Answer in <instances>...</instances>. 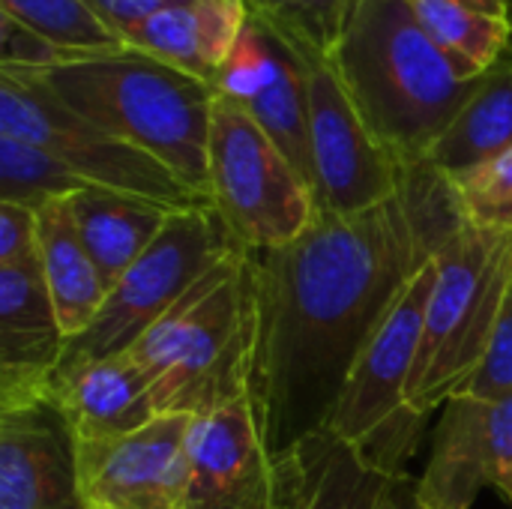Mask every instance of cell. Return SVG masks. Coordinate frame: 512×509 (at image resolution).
Here are the masks:
<instances>
[{
    "label": "cell",
    "mask_w": 512,
    "mask_h": 509,
    "mask_svg": "<svg viewBox=\"0 0 512 509\" xmlns=\"http://www.w3.org/2000/svg\"><path fill=\"white\" fill-rule=\"evenodd\" d=\"M465 222L429 159L363 213L318 219L288 246L255 252L261 345L255 393L276 450L327 429L339 393L408 282Z\"/></svg>",
    "instance_id": "obj_1"
},
{
    "label": "cell",
    "mask_w": 512,
    "mask_h": 509,
    "mask_svg": "<svg viewBox=\"0 0 512 509\" xmlns=\"http://www.w3.org/2000/svg\"><path fill=\"white\" fill-rule=\"evenodd\" d=\"M330 63L402 165L429 159L477 87L426 36L408 0H351Z\"/></svg>",
    "instance_id": "obj_2"
},
{
    "label": "cell",
    "mask_w": 512,
    "mask_h": 509,
    "mask_svg": "<svg viewBox=\"0 0 512 509\" xmlns=\"http://www.w3.org/2000/svg\"><path fill=\"white\" fill-rule=\"evenodd\" d=\"M261 303L255 252L234 246L129 354L159 417H201L255 390Z\"/></svg>",
    "instance_id": "obj_3"
},
{
    "label": "cell",
    "mask_w": 512,
    "mask_h": 509,
    "mask_svg": "<svg viewBox=\"0 0 512 509\" xmlns=\"http://www.w3.org/2000/svg\"><path fill=\"white\" fill-rule=\"evenodd\" d=\"M24 75L81 117L159 159L210 204L207 144L216 102L210 81L135 48Z\"/></svg>",
    "instance_id": "obj_4"
},
{
    "label": "cell",
    "mask_w": 512,
    "mask_h": 509,
    "mask_svg": "<svg viewBox=\"0 0 512 509\" xmlns=\"http://www.w3.org/2000/svg\"><path fill=\"white\" fill-rule=\"evenodd\" d=\"M512 276V234L462 222L435 255L423 342L408 390L417 417L441 411L483 366Z\"/></svg>",
    "instance_id": "obj_5"
},
{
    "label": "cell",
    "mask_w": 512,
    "mask_h": 509,
    "mask_svg": "<svg viewBox=\"0 0 512 509\" xmlns=\"http://www.w3.org/2000/svg\"><path fill=\"white\" fill-rule=\"evenodd\" d=\"M210 207L237 246L273 252L297 240L315 219L309 180L276 141L228 96L216 93L207 144Z\"/></svg>",
    "instance_id": "obj_6"
},
{
    "label": "cell",
    "mask_w": 512,
    "mask_h": 509,
    "mask_svg": "<svg viewBox=\"0 0 512 509\" xmlns=\"http://www.w3.org/2000/svg\"><path fill=\"white\" fill-rule=\"evenodd\" d=\"M234 246L210 204L171 213L147 252L108 291L93 324L69 342L60 369L132 351Z\"/></svg>",
    "instance_id": "obj_7"
},
{
    "label": "cell",
    "mask_w": 512,
    "mask_h": 509,
    "mask_svg": "<svg viewBox=\"0 0 512 509\" xmlns=\"http://www.w3.org/2000/svg\"><path fill=\"white\" fill-rule=\"evenodd\" d=\"M0 135L48 150L87 186L135 195L168 210L207 204L159 159L81 117L24 72L0 69Z\"/></svg>",
    "instance_id": "obj_8"
},
{
    "label": "cell",
    "mask_w": 512,
    "mask_h": 509,
    "mask_svg": "<svg viewBox=\"0 0 512 509\" xmlns=\"http://www.w3.org/2000/svg\"><path fill=\"white\" fill-rule=\"evenodd\" d=\"M432 282L435 258L408 282L363 345L327 423V432L354 444L390 471H402V456L411 453L417 441L414 432L423 426V417L408 405V390L420 357Z\"/></svg>",
    "instance_id": "obj_9"
},
{
    "label": "cell",
    "mask_w": 512,
    "mask_h": 509,
    "mask_svg": "<svg viewBox=\"0 0 512 509\" xmlns=\"http://www.w3.org/2000/svg\"><path fill=\"white\" fill-rule=\"evenodd\" d=\"M303 69L312 189L318 213L354 216L390 201L405 165L372 135L327 54L285 36Z\"/></svg>",
    "instance_id": "obj_10"
},
{
    "label": "cell",
    "mask_w": 512,
    "mask_h": 509,
    "mask_svg": "<svg viewBox=\"0 0 512 509\" xmlns=\"http://www.w3.org/2000/svg\"><path fill=\"white\" fill-rule=\"evenodd\" d=\"M189 509H267L276 447L258 393L192 417L186 432Z\"/></svg>",
    "instance_id": "obj_11"
},
{
    "label": "cell",
    "mask_w": 512,
    "mask_h": 509,
    "mask_svg": "<svg viewBox=\"0 0 512 509\" xmlns=\"http://www.w3.org/2000/svg\"><path fill=\"white\" fill-rule=\"evenodd\" d=\"M510 474L512 396L456 393L441 405L432 456L414 480V498L426 509H471L480 492H504Z\"/></svg>",
    "instance_id": "obj_12"
},
{
    "label": "cell",
    "mask_w": 512,
    "mask_h": 509,
    "mask_svg": "<svg viewBox=\"0 0 512 509\" xmlns=\"http://www.w3.org/2000/svg\"><path fill=\"white\" fill-rule=\"evenodd\" d=\"M192 417H159L111 441H75L87 509H189L186 432Z\"/></svg>",
    "instance_id": "obj_13"
},
{
    "label": "cell",
    "mask_w": 512,
    "mask_h": 509,
    "mask_svg": "<svg viewBox=\"0 0 512 509\" xmlns=\"http://www.w3.org/2000/svg\"><path fill=\"white\" fill-rule=\"evenodd\" d=\"M213 87L216 93L234 99L312 186L306 84L300 57L285 33L249 12L243 39L216 75Z\"/></svg>",
    "instance_id": "obj_14"
},
{
    "label": "cell",
    "mask_w": 512,
    "mask_h": 509,
    "mask_svg": "<svg viewBox=\"0 0 512 509\" xmlns=\"http://www.w3.org/2000/svg\"><path fill=\"white\" fill-rule=\"evenodd\" d=\"M69 336L60 327L39 255L0 267V414L54 405Z\"/></svg>",
    "instance_id": "obj_15"
},
{
    "label": "cell",
    "mask_w": 512,
    "mask_h": 509,
    "mask_svg": "<svg viewBox=\"0 0 512 509\" xmlns=\"http://www.w3.org/2000/svg\"><path fill=\"white\" fill-rule=\"evenodd\" d=\"M402 480L405 471H390L321 429L276 450L267 509H381Z\"/></svg>",
    "instance_id": "obj_16"
},
{
    "label": "cell",
    "mask_w": 512,
    "mask_h": 509,
    "mask_svg": "<svg viewBox=\"0 0 512 509\" xmlns=\"http://www.w3.org/2000/svg\"><path fill=\"white\" fill-rule=\"evenodd\" d=\"M0 509H87L78 444L57 405L0 414Z\"/></svg>",
    "instance_id": "obj_17"
},
{
    "label": "cell",
    "mask_w": 512,
    "mask_h": 509,
    "mask_svg": "<svg viewBox=\"0 0 512 509\" xmlns=\"http://www.w3.org/2000/svg\"><path fill=\"white\" fill-rule=\"evenodd\" d=\"M54 405L75 441H111L159 420L153 381L129 351L60 369Z\"/></svg>",
    "instance_id": "obj_18"
},
{
    "label": "cell",
    "mask_w": 512,
    "mask_h": 509,
    "mask_svg": "<svg viewBox=\"0 0 512 509\" xmlns=\"http://www.w3.org/2000/svg\"><path fill=\"white\" fill-rule=\"evenodd\" d=\"M75 231L99 267L108 291L120 282V276L147 252V246L159 237L171 213L162 204L87 186L66 198Z\"/></svg>",
    "instance_id": "obj_19"
},
{
    "label": "cell",
    "mask_w": 512,
    "mask_h": 509,
    "mask_svg": "<svg viewBox=\"0 0 512 509\" xmlns=\"http://www.w3.org/2000/svg\"><path fill=\"white\" fill-rule=\"evenodd\" d=\"M36 222H39V267L48 294L54 300L60 327L72 342L99 315L108 297V285L75 231L66 198H54L36 207Z\"/></svg>",
    "instance_id": "obj_20"
},
{
    "label": "cell",
    "mask_w": 512,
    "mask_h": 509,
    "mask_svg": "<svg viewBox=\"0 0 512 509\" xmlns=\"http://www.w3.org/2000/svg\"><path fill=\"white\" fill-rule=\"evenodd\" d=\"M512 147V57L486 72L450 129L432 147L429 162L447 177L462 174Z\"/></svg>",
    "instance_id": "obj_21"
},
{
    "label": "cell",
    "mask_w": 512,
    "mask_h": 509,
    "mask_svg": "<svg viewBox=\"0 0 512 509\" xmlns=\"http://www.w3.org/2000/svg\"><path fill=\"white\" fill-rule=\"evenodd\" d=\"M426 36L444 51L456 72L480 81L507 60L512 18L480 12L462 0H408Z\"/></svg>",
    "instance_id": "obj_22"
},
{
    "label": "cell",
    "mask_w": 512,
    "mask_h": 509,
    "mask_svg": "<svg viewBox=\"0 0 512 509\" xmlns=\"http://www.w3.org/2000/svg\"><path fill=\"white\" fill-rule=\"evenodd\" d=\"M0 12L12 15L42 39L78 54H111L129 48L87 0H0Z\"/></svg>",
    "instance_id": "obj_23"
},
{
    "label": "cell",
    "mask_w": 512,
    "mask_h": 509,
    "mask_svg": "<svg viewBox=\"0 0 512 509\" xmlns=\"http://www.w3.org/2000/svg\"><path fill=\"white\" fill-rule=\"evenodd\" d=\"M81 189H87V183L57 156L30 141L0 135V201L36 210L45 201L69 198Z\"/></svg>",
    "instance_id": "obj_24"
},
{
    "label": "cell",
    "mask_w": 512,
    "mask_h": 509,
    "mask_svg": "<svg viewBox=\"0 0 512 509\" xmlns=\"http://www.w3.org/2000/svg\"><path fill=\"white\" fill-rule=\"evenodd\" d=\"M459 210L480 231L512 234V147L450 177Z\"/></svg>",
    "instance_id": "obj_25"
},
{
    "label": "cell",
    "mask_w": 512,
    "mask_h": 509,
    "mask_svg": "<svg viewBox=\"0 0 512 509\" xmlns=\"http://www.w3.org/2000/svg\"><path fill=\"white\" fill-rule=\"evenodd\" d=\"M126 45L213 84V72H210L204 51H201V36H198L192 3L153 15L150 21H144L141 27H135L126 36Z\"/></svg>",
    "instance_id": "obj_26"
},
{
    "label": "cell",
    "mask_w": 512,
    "mask_h": 509,
    "mask_svg": "<svg viewBox=\"0 0 512 509\" xmlns=\"http://www.w3.org/2000/svg\"><path fill=\"white\" fill-rule=\"evenodd\" d=\"M252 15H261L285 36L333 54L351 0H246Z\"/></svg>",
    "instance_id": "obj_27"
},
{
    "label": "cell",
    "mask_w": 512,
    "mask_h": 509,
    "mask_svg": "<svg viewBox=\"0 0 512 509\" xmlns=\"http://www.w3.org/2000/svg\"><path fill=\"white\" fill-rule=\"evenodd\" d=\"M192 9H195V24L201 36V51L216 81V75L222 72V66L231 60L234 48L243 39V30L249 24V3L246 0H195Z\"/></svg>",
    "instance_id": "obj_28"
},
{
    "label": "cell",
    "mask_w": 512,
    "mask_h": 509,
    "mask_svg": "<svg viewBox=\"0 0 512 509\" xmlns=\"http://www.w3.org/2000/svg\"><path fill=\"white\" fill-rule=\"evenodd\" d=\"M93 54H78L69 48H60L39 33L27 30L12 15L0 12V69H21V72H45L57 69L75 60H84Z\"/></svg>",
    "instance_id": "obj_29"
},
{
    "label": "cell",
    "mask_w": 512,
    "mask_h": 509,
    "mask_svg": "<svg viewBox=\"0 0 512 509\" xmlns=\"http://www.w3.org/2000/svg\"><path fill=\"white\" fill-rule=\"evenodd\" d=\"M459 393L483 396V399L512 396V276L507 294H504V306L498 312V324H495L486 360L477 369V375Z\"/></svg>",
    "instance_id": "obj_30"
},
{
    "label": "cell",
    "mask_w": 512,
    "mask_h": 509,
    "mask_svg": "<svg viewBox=\"0 0 512 509\" xmlns=\"http://www.w3.org/2000/svg\"><path fill=\"white\" fill-rule=\"evenodd\" d=\"M39 255L36 210L12 201H0V267Z\"/></svg>",
    "instance_id": "obj_31"
},
{
    "label": "cell",
    "mask_w": 512,
    "mask_h": 509,
    "mask_svg": "<svg viewBox=\"0 0 512 509\" xmlns=\"http://www.w3.org/2000/svg\"><path fill=\"white\" fill-rule=\"evenodd\" d=\"M87 3L126 42V36L144 21H150L153 15L174 9V6H189L195 0H87Z\"/></svg>",
    "instance_id": "obj_32"
},
{
    "label": "cell",
    "mask_w": 512,
    "mask_h": 509,
    "mask_svg": "<svg viewBox=\"0 0 512 509\" xmlns=\"http://www.w3.org/2000/svg\"><path fill=\"white\" fill-rule=\"evenodd\" d=\"M408 483H414V480H408V477H405L381 509H426L417 504V498H414V486H408Z\"/></svg>",
    "instance_id": "obj_33"
},
{
    "label": "cell",
    "mask_w": 512,
    "mask_h": 509,
    "mask_svg": "<svg viewBox=\"0 0 512 509\" xmlns=\"http://www.w3.org/2000/svg\"><path fill=\"white\" fill-rule=\"evenodd\" d=\"M480 12H489V15H504V18H512V0H462Z\"/></svg>",
    "instance_id": "obj_34"
},
{
    "label": "cell",
    "mask_w": 512,
    "mask_h": 509,
    "mask_svg": "<svg viewBox=\"0 0 512 509\" xmlns=\"http://www.w3.org/2000/svg\"><path fill=\"white\" fill-rule=\"evenodd\" d=\"M507 501H510V507H512V474H510V480H507V486H504V492H501Z\"/></svg>",
    "instance_id": "obj_35"
}]
</instances>
